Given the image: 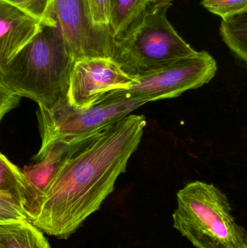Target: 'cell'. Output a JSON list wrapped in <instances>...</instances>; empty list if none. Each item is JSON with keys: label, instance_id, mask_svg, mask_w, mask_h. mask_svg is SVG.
<instances>
[{"label": "cell", "instance_id": "cell-1", "mask_svg": "<svg viewBox=\"0 0 247 248\" xmlns=\"http://www.w3.org/2000/svg\"><path fill=\"white\" fill-rule=\"evenodd\" d=\"M146 125L145 116L131 113L78 141L45 189L32 224L48 235L69 238L113 192Z\"/></svg>", "mask_w": 247, "mask_h": 248}, {"label": "cell", "instance_id": "cell-2", "mask_svg": "<svg viewBox=\"0 0 247 248\" xmlns=\"http://www.w3.org/2000/svg\"><path fill=\"white\" fill-rule=\"evenodd\" d=\"M75 62L58 23L43 24L27 46L0 65V84L20 97L33 100L39 107L52 110L68 100Z\"/></svg>", "mask_w": 247, "mask_h": 248}, {"label": "cell", "instance_id": "cell-3", "mask_svg": "<svg viewBox=\"0 0 247 248\" xmlns=\"http://www.w3.org/2000/svg\"><path fill=\"white\" fill-rule=\"evenodd\" d=\"M174 227L196 248H247V231L232 215L226 194L213 184H187L177 192Z\"/></svg>", "mask_w": 247, "mask_h": 248}, {"label": "cell", "instance_id": "cell-4", "mask_svg": "<svg viewBox=\"0 0 247 248\" xmlns=\"http://www.w3.org/2000/svg\"><path fill=\"white\" fill-rule=\"evenodd\" d=\"M172 4L149 5L138 23L115 42L113 59L132 78L142 77L194 55L167 17Z\"/></svg>", "mask_w": 247, "mask_h": 248}, {"label": "cell", "instance_id": "cell-5", "mask_svg": "<svg viewBox=\"0 0 247 248\" xmlns=\"http://www.w3.org/2000/svg\"><path fill=\"white\" fill-rule=\"evenodd\" d=\"M146 103V100L137 97L106 94L94 106L86 108L72 107L68 100L52 110L39 107L37 117L42 145L34 160H40L56 143L87 138Z\"/></svg>", "mask_w": 247, "mask_h": 248}, {"label": "cell", "instance_id": "cell-6", "mask_svg": "<svg viewBox=\"0 0 247 248\" xmlns=\"http://www.w3.org/2000/svg\"><path fill=\"white\" fill-rule=\"evenodd\" d=\"M217 70V62L212 55L205 51L197 52L165 68L136 77L129 89L107 94L137 97L147 103L173 98L210 82Z\"/></svg>", "mask_w": 247, "mask_h": 248}, {"label": "cell", "instance_id": "cell-7", "mask_svg": "<svg viewBox=\"0 0 247 248\" xmlns=\"http://www.w3.org/2000/svg\"><path fill=\"white\" fill-rule=\"evenodd\" d=\"M50 16L62 32L75 61L86 58H113L115 40L110 31L93 22L88 0H52Z\"/></svg>", "mask_w": 247, "mask_h": 248}, {"label": "cell", "instance_id": "cell-8", "mask_svg": "<svg viewBox=\"0 0 247 248\" xmlns=\"http://www.w3.org/2000/svg\"><path fill=\"white\" fill-rule=\"evenodd\" d=\"M134 81L113 58L80 60L71 73L68 103L76 108L91 107L111 92L129 89Z\"/></svg>", "mask_w": 247, "mask_h": 248}, {"label": "cell", "instance_id": "cell-9", "mask_svg": "<svg viewBox=\"0 0 247 248\" xmlns=\"http://www.w3.org/2000/svg\"><path fill=\"white\" fill-rule=\"evenodd\" d=\"M40 20L0 0V65L11 61L42 30Z\"/></svg>", "mask_w": 247, "mask_h": 248}, {"label": "cell", "instance_id": "cell-10", "mask_svg": "<svg viewBox=\"0 0 247 248\" xmlns=\"http://www.w3.org/2000/svg\"><path fill=\"white\" fill-rule=\"evenodd\" d=\"M81 140L56 143L51 147L40 160L36 161L37 163L32 166H25L23 170L34 189L39 202V210L46 186L56 174L64 160L71 153V150Z\"/></svg>", "mask_w": 247, "mask_h": 248}, {"label": "cell", "instance_id": "cell-11", "mask_svg": "<svg viewBox=\"0 0 247 248\" xmlns=\"http://www.w3.org/2000/svg\"><path fill=\"white\" fill-rule=\"evenodd\" d=\"M0 192L8 194L23 205L32 222L39 211V202L33 186L23 170L0 155Z\"/></svg>", "mask_w": 247, "mask_h": 248}, {"label": "cell", "instance_id": "cell-12", "mask_svg": "<svg viewBox=\"0 0 247 248\" xmlns=\"http://www.w3.org/2000/svg\"><path fill=\"white\" fill-rule=\"evenodd\" d=\"M0 248H51L44 232L29 221L0 223Z\"/></svg>", "mask_w": 247, "mask_h": 248}, {"label": "cell", "instance_id": "cell-13", "mask_svg": "<svg viewBox=\"0 0 247 248\" xmlns=\"http://www.w3.org/2000/svg\"><path fill=\"white\" fill-rule=\"evenodd\" d=\"M149 0H110V29L115 40L123 38L142 17Z\"/></svg>", "mask_w": 247, "mask_h": 248}, {"label": "cell", "instance_id": "cell-14", "mask_svg": "<svg viewBox=\"0 0 247 248\" xmlns=\"http://www.w3.org/2000/svg\"><path fill=\"white\" fill-rule=\"evenodd\" d=\"M220 33L231 51L247 63V8L234 16L222 19Z\"/></svg>", "mask_w": 247, "mask_h": 248}, {"label": "cell", "instance_id": "cell-15", "mask_svg": "<svg viewBox=\"0 0 247 248\" xmlns=\"http://www.w3.org/2000/svg\"><path fill=\"white\" fill-rule=\"evenodd\" d=\"M26 14L40 20L43 24H53L56 23L50 16L52 0H2Z\"/></svg>", "mask_w": 247, "mask_h": 248}, {"label": "cell", "instance_id": "cell-16", "mask_svg": "<svg viewBox=\"0 0 247 248\" xmlns=\"http://www.w3.org/2000/svg\"><path fill=\"white\" fill-rule=\"evenodd\" d=\"M29 221L22 204L8 194L0 192V223Z\"/></svg>", "mask_w": 247, "mask_h": 248}, {"label": "cell", "instance_id": "cell-17", "mask_svg": "<svg viewBox=\"0 0 247 248\" xmlns=\"http://www.w3.org/2000/svg\"><path fill=\"white\" fill-rule=\"evenodd\" d=\"M201 4L222 19L234 16L247 8V0H203Z\"/></svg>", "mask_w": 247, "mask_h": 248}, {"label": "cell", "instance_id": "cell-18", "mask_svg": "<svg viewBox=\"0 0 247 248\" xmlns=\"http://www.w3.org/2000/svg\"><path fill=\"white\" fill-rule=\"evenodd\" d=\"M88 3L95 26L110 31V0H88Z\"/></svg>", "mask_w": 247, "mask_h": 248}, {"label": "cell", "instance_id": "cell-19", "mask_svg": "<svg viewBox=\"0 0 247 248\" xmlns=\"http://www.w3.org/2000/svg\"><path fill=\"white\" fill-rule=\"evenodd\" d=\"M22 97L10 91L5 86L0 84V119L4 115L18 106Z\"/></svg>", "mask_w": 247, "mask_h": 248}, {"label": "cell", "instance_id": "cell-20", "mask_svg": "<svg viewBox=\"0 0 247 248\" xmlns=\"http://www.w3.org/2000/svg\"><path fill=\"white\" fill-rule=\"evenodd\" d=\"M175 0H149V5L154 6H161L165 5V4H172V1Z\"/></svg>", "mask_w": 247, "mask_h": 248}]
</instances>
